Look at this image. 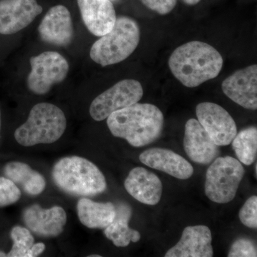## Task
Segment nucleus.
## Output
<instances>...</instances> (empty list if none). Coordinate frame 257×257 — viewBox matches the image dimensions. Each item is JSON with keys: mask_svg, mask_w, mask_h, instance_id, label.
<instances>
[{"mask_svg": "<svg viewBox=\"0 0 257 257\" xmlns=\"http://www.w3.org/2000/svg\"><path fill=\"white\" fill-rule=\"evenodd\" d=\"M240 221L244 226L251 229L257 227V197L252 196L244 203L239 214Z\"/></svg>", "mask_w": 257, "mask_h": 257, "instance_id": "25", "label": "nucleus"}, {"mask_svg": "<svg viewBox=\"0 0 257 257\" xmlns=\"http://www.w3.org/2000/svg\"><path fill=\"white\" fill-rule=\"evenodd\" d=\"M197 120L217 146H227L237 134L232 116L222 106L202 102L196 108Z\"/></svg>", "mask_w": 257, "mask_h": 257, "instance_id": "9", "label": "nucleus"}, {"mask_svg": "<svg viewBox=\"0 0 257 257\" xmlns=\"http://www.w3.org/2000/svg\"><path fill=\"white\" fill-rule=\"evenodd\" d=\"M0 128H1V111H0Z\"/></svg>", "mask_w": 257, "mask_h": 257, "instance_id": "33", "label": "nucleus"}, {"mask_svg": "<svg viewBox=\"0 0 257 257\" xmlns=\"http://www.w3.org/2000/svg\"><path fill=\"white\" fill-rule=\"evenodd\" d=\"M222 57L209 44L192 41L177 47L170 56L169 67L185 87L193 88L216 78L223 67Z\"/></svg>", "mask_w": 257, "mask_h": 257, "instance_id": "1", "label": "nucleus"}, {"mask_svg": "<svg viewBox=\"0 0 257 257\" xmlns=\"http://www.w3.org/2000/svg\"><path fill=\"white\" fill-rule=\"evenodd\" d=\"M45 248H46V246H45V243L42 242L34 243L32 247L30 248V251H29L28 257L39 256V255L44 252Z\"/></svg>", "mask_w": 257, "mask_h": 257, "instance_id": "28", "label": "nucleus"}, {"mask_svg": "<svg viewBox=\"0 0 257 257\" xmlns=\"http://www.w3.org/2000/svg\"><path fill=\"white\" fill-rule=\"evenodd\" d=\"M184 148L189 159L199 165H209L219 155V146L195 119L186 123Z\"/></svg>", "mask_w": 257, "mask_h": 257, "instance_id": "14", "label": "nucleus"}, {"mask_svg": "<svg viewBox=\"0 0 257 257\" xmlns=\"http://www.w3.org/2000/svg\"><path fill=\"white\" fill-rule=\"evenodd\" d=\"M77 211L80 222L89 229H105L116 216L112 203L96 202L88 198L79 199Z\"/></svg>", "mask_w": 257, "mask_h": 257, "instance_id": "19", "label": "nucleus"}, {"mask_svg": "<svg viewBox=\"0 0 257 257\" xmlns=\"http://www.w3.org/2000/svg\"><path fill=\"white\" fill-rule=\"evenodd\" d=\"M106 124L113 136L124 139L132 146L141 147L160 138L164 115L154 104L138 102L111 113Z\"/></svg>", "mask_w": 257, "mask_h": 257, "instance_id": "2", "label": "nucleus"}, {"mask_svg": "<svg viewBox=\"0 0 257 257\" xmlns=\"http://www.w3.org/2000/svg\"><path fill=\"white\" fill-rule=\"evenodd\" d=\"M42 10L37 0H0V35H11L21 31Z\"/></svg>", "mask_w": 257, "mask_h": 257, "instance_id": "10", "label": "nucleus"}, {"mask_svg": "<svg viewBox=\"0 0 257 257\" xmlns=\"http://www.w3.org/2000/svg\"><path fill=\"white\" fill-rule=\"evenodd\" d=\"M185 4L188 5H197L201 0H182Z\"/></svg>", "mask_w": 257, "mask_h": 257, "instance_id": "29", "label": "nucleus"}, {"mask_svg": "<svg viewBox=\"0 0 257 257\" xmlns=\"http://www.w3.org/2000/svg\"><path fill=\"white\" fill-rule=\"evenodd\" d=\"M89 257H101L100 255H89Z\"/></svg>", "mask_w": 257, "mask_h": 257, "instance_id": "31", "label": "nucleus"}, {"mask_svg": "<svg viewBox=\"0 0 257 257\" xmlns=\"http://www.w3.org/2000/svg\"><path fill=\"white\" fill-rule=\"evenodd\" d=\"M141 2L149 9L156 12L158 14L165 15L174 10L177 0H141Z\"/></svg>", "mask_w": 257, "mask_h": 257, "instance_id": "27", "label": "nucleus"}, {"mask_svg": "<svg viewBox=\"0 0 257 257\" xmlns=\"http://www.w3.org/2000/svg\"><path fill=\"white\" fill-rule=\"evenodd\" d=\"M81 17L92 35L101 37L110 31L116 22V12L110 0H77Z\"/></svg>", "mask_w": 257, "mask_h": 257, "instance_id": "16", "label": "nucleus"}, {"mask_svg": "<svg viewBox=\"0 0 257 257\" xmlns=\"http://www.w3.org/2000/svg\"><path fill=\"white\" fill-rule=\"evenodd\" d=\"M30 62L31 72L27 84L29 90L37 95L47 94L54 85L63 82L68 75V61L58 52H42L32 57Z\"/></svg>", "mask_w": 257, "mask_h": 257, "instance_id": "7", "label": "nucleus"}, {"mask_svg": "<svg viewBox=\"0 0 257 257\" xmlns=\"http://www.w3.org/2000/svg\"><path fill=\"white\" fill-rule=\"evenodd\" d=\"M229 257H256V247L252 240L240 238L231 245Z\"/></svg>", "mask_w": 257, "mask_h": 257, "instance_id": "26", "label": "nucleus"}, {"mask_svg": "<svg viewBox=\"0 0 257 257\" xmlns=\"http://www.w3.org/2000/svg\"><path fill=\"white\" fill-rule=\"evenodd\" d=\"M52 178L59 188L74 196L98 195L107 187L100 170L93 162L78 156L60 159L54 166Z\"/></svg>", "mask_w": 257, "mask_h": 257, "instance_id": "3", "label": "nucleus"}, {"mask_svg": "<svg viewBox=\"0 0 257 257\" xmlns=\"http://www.w3.org/2000/svg\"><path fill=\"white\" fill-rule=\"evenodd\" d=\"M0 256H7V254L4 253H0Z\"/></svg>", "mask_w": 257, "mask_h": 257, "instance_id": "32", "label": "nucleus"}, {"mask_svg": "<svg viewBox=\"0 0 257 257\" xmlns=\"http://www.w3.org/2000/svg\"><path fill=\"white\" fill-rule=\"evenodd\" d=\"M24 221L30 231L43 237H56L62 234L67 216L63 208L55 206L44 209L33 204L24 211Z\"/></svg>", "mask_w": 257, "mask_h": 257, "instance_id": "13", "label": "nucleus"}, {"mask_svg": "<svg viewBox=\"0 0 257 257\" xmlns=\"http://www.w3.org/2000/svg\"><path fill=\"white\" fill-rule=\"evenodd\" d=\"M5 175L15 184L21 186L27 194L37 196L42 194L46 187L45 177L37 171L32 170L26 163L9 162L5 167Z\"/></svg>", "mask_w": 257, "mask_h": 257, "instance_id": "21", "label": "nucleus"}, {"mask_svg": "<svg viewBox=\"0 0 257 257\" xmlns=\"http://www.w3.org/2000/svg\"><path fill=\"white\" fill-rule=\"evenodd\" d=\"M140 41L138 23L130 17H118L110 31L93 44L89 55L101 67L113 65L127 59Z\"/></svg>", "mask_w": 257, "mask_h": 257, "instance_id": "5", "label": "nucleus"}, {"mask_svg": "<svg viewBox=\"0 0 257 257\" xmlns=\"http://www.w3.org/2000/svg\"><path fill=\"white\" fill-rule=\"evenodd\" d=\"M140 160L147 167L179 179H189L194 173V169L188 161L167 149H149L140 155Z\"/></svg>", "mask_w": 257, "mask_h": 257, "instance_id": "17", "label": "nucleus"}, {"mask_svg": "<svg viewBox=\"0 0 257 257\" xmlns=\"http://www.w3.org/2000/svg\"><path fill=\"white\" fill-rule=\"evenodd\" d=\"M22 193L8 177H0V207H8L20 200Z\"/></svg>", "mask_w": 257, "mask_h": 257, "instance_id": "24", "label": "nucleus"}, {"mask_svg": "<svg viewBox=\"0 0 257 257\" xmlns=\"http://www.w3.org/2000/svg\"><path fill=\"white\" fill-rule=\"evenodd\" d=\"M223 92L230 99L245 109H257V66H248L236 71L221 84Z\"/></svg>", "mask_w": 257, "mask_h": 257, "instance_id": "12", "label": "nucleus"}, {"mask_svg": "<svg viewBox=\"0 0 257 257\" xmlns=\"http://www.w3.org/2000/svg\"><path fill=\"white\" fill-rule=\"evenodd\" d=\"M110 1L113 3V4H117V3H120L121 0H110Z\"/></svg>", "mask_w": 257, "mask_h": 257, "instance_id": "30", "label": "nucleus"}, {"mask_svg": "<svg viewBox=\"0 0 257 257\" xmlns=\"http://www.w3.org/2000/svg\"><path fill=\"white\" fill-rule=\"evenodd\" d=\"M131 215V207L127 204H120L116 208L114 221L104 229L106 237L117 247H126L130 242L136 243L141 239L140 232L128 226Z\"/></svg>", "mask_w": 257, "mask_h": 257, "instance_id": "20", "label": "nucleus"}, {"mask_svg": "<svg viewBox=\"0 0 257 257\" xmlns=\"http://www.w3.org/2000/svg\"><path fill=\"white\" fill-rule=\"evenodd\" d=\"M255 172H256V174H257V166H256H256H255Z\"/></svg>", "mask_w": 257, "mask_h": 257, "instance_id": "34", "label": "nucleus"}, {"mask_svg": "<svg viewBox=\"0 0 257 257\" xmlns=\"http://www.w3.org/2000/svg\"><path fill=\"white\" fill-rule=\"evenodd\" d=\"M233 150L239 162L245 165H252L256 160L257 130L254 126L245 128L232 140Z\"/></svg>", "mask_w": 257, "mask_h": 257, "instance_id": "22", "label": "nucleus"}, {"mask_svg": "<svg viewBox=\"0 0 257 257\" xmlns=\"http://www.w3.org/2000/svg\"><path fill=\"white\" fill-rule=\"evenodd\" d=\"M143 94V86L138 81L135 79L119 81L96 96L91 103L89 114L95 121H103L114 111L138 103Z\"/></svg>", "mask_w": 257, "mask_h": 257, "instance_id": "8", "label": "nucleus"}, {"mask_svg": "<svg viewBox=\"0 0 257 257\" xmlns=\"http://www.w3.org/2000/svg\"><path fill=\"white\" fill-rule=\"evenodd\" d=\"M124 187L133 198L147 205H156L162 195V183L155 174L136 167L130 171L125 179Z\"/></svg>", "mask_w": 257, "mask_h": 257, "instance_id": "18", "label": "nucleus"}, {"mask_svg": "<svg viewBox=\"0 0 257 257\" xmlns=\"http://www.w3.org/2000/svg\"><path fill=\"white\" fill-rule=\"evenodd\" d=\"M244 173L241 162L234 157H216L206 174V195L218 204L231 202L236 197Z\"/></svg>", "mask_w": 257, "mask_h": 257, "instance_id": "6", "label": "nucleus"}, {"mask_svg": "<svg viewBox=\"0 0 257 257\" xmlns=\"http://www.w3.org/2000/svg\"><path fill=\"white\" fill-rule=\"evenodd\" d=\"M212 236L210 229L204 225L189 226L182 232L177 244L168 250L165 257H212Z\"/></svg>", "mask_w": 257, "mask_h": 257, "instance_id": "15", "label": "nucleus"}, {"mask_svg": "<svg viewBox=\"0 0 257 257\" xmlns=\"http://www.w3.org/2000/svg\"><path fill=\"white\" fill-rule=\"evenodd\" d=\"M42 41L57 47H67L74 38V26L70 12L64 5L51 8L39 25Z\"/></svg>", "mask_w": 257, "mask_h": 257, "instance_id": "11", "label": "nucleus"}, {"mask_svg": "<svg viewBox=\"0 0 257 257\" xmlns=\"http://www.w3.org/2000/svg\"><path fill=\"white\" fill-rule=\"evenodd\" d=\"M67 128L64 111L55 104L42 102L32 108L27 121L15 132L18 143L24 147L49 145L58 141Z\"/></svg>", "mask_w": 257, "mask_h": 257, "instance_id": "4", "label": "nucleus"}, {"mask_svg": "<svg viewBox=\"0 0 257 257\" xmlns=\"http://www.w3.org/2000/svg\"><path fill=\"white\" fill-rule=\"evenodd\" d=\"M13 247L7 253L9 257H28L29 251L35 243V239L30 230L23 226H16L11 231Z\"/></svg>", "mask_w": 257, "mask_h": 257, "instance_id": "23", "label": "nucleus"}]
</instances>
